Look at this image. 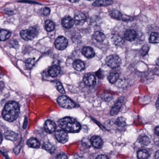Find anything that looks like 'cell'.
Listing matches in <instances>:
<instances>
[{"mask_svg":"<svg viewBox=\"0 0 159 159\" xmlns=\"http://www.w3.org/2000/svg\"><path fill=\"white\" fill-rule=\"evenodd\" d=\"M20 113L19 105L16 102L11 101L6 104L3 109V117L7 121L12 122L16 120Z\"/></svg>","mask_w":159,"mask_h":159,"instance_id":"obj_1","label":"cell"},{"mask_svg":"<svg viewBox=\"0 0 159 159\" xmlns=\"http://www.w3.org/2000/svg\"><path fill=\"white\" fill-rule=\"evenodd\" d=\"M58 125L62 129L70 133H77L80 130V124L72 118H63L58 121Z\"/></svg>","mask_w":159,"mask_h":159,"instance_id":"obj_2","label":"cell"},{"mask_svg":"<svg viewBox=\"0 0 159 159\" xmlns=\"http://www.w3.org/2000/svg\"><path fill=\"white\" fill-rule=\"evenodd\" d=\"M58 103L61 107L65 109H73L76 107V104L70 98L61 95L57 99Z\"/></svg>","mask_w":159,"mask_h":159,"instance_id":"obj_3","label":"cell"},{"mask_svg":"<svg viewBox=\"0 0 159 159\" xmlns=\"http://www.w3.org/2000/svg\"><path fill=\"white\" fill-rule=\"evenodd\" d=\"M106 63L108 67L111 69H116L120 66L121 59L117 55H110L106 59Z\"/></svg>","mask_w":159,"mask_h":159,"instance_id":"obj_4","label":"cell"},{"mask_svg":"<svg viewBox=\"0 0 159 159\" xmlns=\"http://www.w3.org/2000/svg\"><path fill=\"white\" fill-rule=\"evenodd\" d=\"M38 34V31L35 28L31 27L27 30H23L20 33V36L26 41L34 39Z\"/></svg>","mask_w":159,"mask_h":159,"instance_id":"obj_5","label":"cell"},{"mask_svg":"<svg viewBox=\"0 0 159 159\" xmlns=\"http://www.w3.org/2000/svg\"><path fill=\"white\" fill-rule=\"evenodd\" d=\"M55 44L58 50H63L68 46V41L64 36H60L56 39Z\"/></svg>","mask_w":159,"mask_h":159,"instance_id":"obj_6","label":"cell"},{"mask_svg":"<svg viewBox=\"0 0 159 159\" xmlns=\"http://www.w3.org/2000/svg\"><path fill=\"white\" fill-rule=\"evenodd\" d=\"M56 137L57 140L62 143H65L69 140L68 134L64 130H58L56 132Z\"/></svg>","mask_w":159,"mask_h":159,"instance_id":"obj_7","label":"cell"},{"mask_svg":"<svg viewBox=\"0 0 159 159\" xmlns=\"http://www.w3.org/2000/svg\"><path fill=\"white\" fill-rule=\"evenodd\" d=\"M123 98H120L118 100L117 102L111 108L110 111V115L112 116H115L119 112L123 104Z\"/></svg>","mask_w":159,"mask_h":159,"instance_id":"obj_8","label":"cell"},{"mask_svg":"<svg viewBox=\"0 0 159 159\" xmlns=\"http://www.w3.org/2000/svg\"><path fill=\"white\" fill-rule=\"evenodd\" d=\"M83 81L87 86H93L96 83V78L93 75L88 74L84 75Z\"/></svg>","mask_w":159,"mask_h":159,"instance_id":"obj_9","label":"cell"},{"mask_svg":"<svg viewBox=\"0 0 159 159\" xmlns=\"http://www.w3.org/2000/svg\"><path fill=\"white\" fill-rule=\"evenodd\" d=\"M74 20L76 25L81 26L86 21V16L81 12H78L75 16Z\"/></svg>","mask_w":159,"mask_h":159,"instance_id":"obj_10","label":"cell"},{"mask_svg":"<svg viewBox=\"0 0 159 159\" xmlns=\"http://www.w3.org/2000/svg\"><path fill=\"white\" fill-rule=\"evenodd\" d=\"M75 23V20L72 18L70 16H66L64 17L62 19L61 24L63 27L70 29L73 26Z\"/></svg>","mask_w":159,"mask_h":159,"instance_id":"obj_11","label":"cell"},{"mask_svg":"<svg viewBox=\"0 0 159 159\" xmlns=\"http://www.w3.org/2000/svg\"><path fill=\"white\" fill-rule=\"evenodd\" d=\"M56 124L52 120H48L46 121L44 125V129L48 133H53L56 129Z\"/></svg>","mask_w":159,"mask_h":159,"instance_id":"obj_12","label":"cell"},{"mask_svg":"<svg viewBox=\"0 0 159 159\" xmlns=\"http://www.w3.org/2000/svg\"><path fill=\"white\" fill-rule=\"evenodd\" d=\"M90 142L93 146L96 148H101L103 143L102 140L98 136H93L91 139Z\"/></svg>","mask_w":159,"mask_h":159,"instance_id":"obj_13","label":"cell"},{"mask_svg":"<svg viewBox=\"0 0 159 159\" xmlns=\"http://www.w3.org/2000/svg\"><path fill=\"white\" fill-rule=\"evenodd\" d=\"M82 53L84 57L88 59L92 58L95 56L94 50L90 47H83L82 49Z\"/></svg>","mask_w":159,"mask_h":159,"instance_id":"obj_14","label":"cell"},{"mask_svg":"<svg viewBox=\"0 0 159 159\" xmlns=\"http://www.w3.org/2000/svg\"><path fill=\"white\" fill-rule=\"evenodd\" d=\"M61 68L58 65H53L48 70V73L51 77H56L58 76L61 73Z\"/></svg>","mask_w":159,"mask_h":159,"instance_id":"obj_15","label":"cell"},{"mask_svg":"<svg viewBox=\"0 0 159 159\" xmlns=\"http://www.w3.org/2000/svg\"><path fill=\"white\" fill-rule=\"evenodd\" d=\"M136 37V33L132 30H128L124 34V38L128 41H133Z\"/></svg>","mask_w":159,"mask_h":159,"instance_id":"obj_16","label":"cell"},{"mask_svg":"<svg viewBox=\"0 0 159 159\" xmlns=\"http://www.w3.org/2000/svg\"><path fill=\"white\" fill-rule=\"evenodd\" d=\"M113 3L112 0H96L93 4L94 7L107 6Z\"/></svg>","mask_w":159,"mask_h":159,"instance_id":"obj_17","label":"cell"},{"mask_svg":"<svg viewBox=\"0 0 159 159\" xmlns=\"http://www.w3.org/2000/svg\"><path fill=\"white\" fill-rule=\"evenodd\" d=\"M74 68L76 70L81 71L85 69V64L80 60H76L74 62L73 64Z\"/></svg>","mask_w":159,"mask_h":159,"instance_id":"obj_18","label":"cell"},{"mask_svg":"<svg viewBox=\"0 0 159 159\" xmlns=\"http://www.w3.org/2000/svg\"><path fill=\"white\" fill-rule=\"evenodd\" d=\"M27 144L30 147L35 148H38L40 146L39 141L34 138H31L28 140Z\"/></svg>","mask_w":159,"mask_h":159,"instance_id":"obj_19","label":"cell"},{"mask_svg":"<svg viewBox=\"0 0 159 159\" xmlns=\"http://www.w3.org/2000/svg\"><path fill=\"white\" fill-rule=\"evenodd\" d=\"M11 33L7 30H0V41H5L8 39L11 36Z\"/></svg>","mask_w":159,"mask_h":159,"instance_id":"obj_20","label":"cell"},{"mask_svg":"<svg viewBox=\"0 0 159 159\" xmlns=\"http://www.w3.org/2000/svg\"><path fill=\"white\" fill-rule=\"evenodd\" d=\"M93 37L96 41L99 42H103L106 38L105 34L100 31L95 32L93 34Z\"/></svg>","mask_w":159,"mask_h":159,"instance_id":"obj_21","label":"cell"},{"mask_svg":"<svg viewBox=\"0 0 159 159\" xmlns=\"http://www.w3.org/2000/svg\"><path fill=\"white\" fill-rule=\"evenodd\" d=\"M119 78V74L117 73H111L108 75L107 79L111 83H115Z\"/></svg>","mask_w":159,"mask_h":159,"instance_id":"obj_22","label":"cell"},{"mask_svg":"<svg viewBox=\"0 0 159 159\" xmlns=\"http://www.w3.org/2000/svg\"><path fill=\"white\" fill-rule=\"evenodd\" d=\"M149 41L151 43H158L159 34L156 32L152 33L149 37Z\"/></svg>","mask_w":159,"mask_h":159,"instance_id":"obj_23","label":"cell"},{"mask_svg":"<svg viewBox=\"0 0 159 159\" xmlns=\"http://www.w3.org/2000/svg\"><path fill=\"white\" fill-rule=\"evenodd\" d=\"M149 157V154L146 150L142 149L137 152V157L139 159H147Z\"/></svg>","mask_w":159,"mask_h":159,"instance_id":"obj_24","label":"cell"},{"mask_svg":"<svg viewBox=\"0 0 159 159\" xmlns=\"http://www.w3.org/2000/svg\"><path fill=\"white\" fill-rule=\"evenodd\" d=\"M46 30L47 31L52 32L55 30V24L53 21L50 20H47L45 22Z\"/></svg>","mask_w":159,"mask_h":159,"instance_id":"obj_25","label":"cell"},{"mask_svg":"<svg viewBox=\"0 0 159 159\" xmlns=\"http://www.w3.org/2000/svg\"><path fill=\"white\" fill-rule=\"evenodd\" d=\"M43 148L44 149H45L46 151H47L49 153H52L55 151V147L50 143H44L43 145Z\"/></svg>","mask_w":159,"mask_h":159,"instance_id":"obj_26","label":"cell"},{"mask_svg":"<svg viewBox=\"0 0 159 159\" xmlns=\"http://www.w3.org/2000/svg\"><path fill=\"white\" fill-rule=\"evenodd\" d=\"M5 136L6 139L13 141H16L17 138V135L15 133L12 132H7L5 134Z\"/></svg>","mask_w":159,"mask_h":159,"instance_id":"obj_27","label":"cell"},{"mask_svg":"<svg viewBox=\"0 0 159 159\" xmlns=\"http://www.w3.org/2000/svg\"><path fill=\"white\" fill-rule=\"evenodd\" d=\"M116 124L119 127H124L126 125V120L122 117H119L116 122Z\"/></svg>","mask_w":159,"mask_h":159,"instance_id":"obj_28","label":"cell"},{"mask_svg":"<svg viewBox=\"0 0 159 159\" xmlns=\"http://www.w3.org/2000/svg\"><path fill=\"white\" fill-rule=\"evenodd\" d=\"M140 143L143 145L147 146L150 143V140L147 136H143L140 138Z\"/></svg>","mask_w":159,"mask_h":159,"instance_id":"obj_29","label":"cell"},{"mask_svg":"<svg viewBox=\"0 0 159 159\" xmlns=\"http://www.w3.org/2000/svg\"><path fill=\"white\" fill-rule=\"evenodd\" d=\"M34 64V60L33 59H28L25 61V67L27 69H31Z\"/></svg>","mask_w":159,"mask_h":159,"instance_id":"obj_30","label":"cell"},{"mask_svg":"<svg viewBox=\"0 0 159 159\" xmlns=\"http://www.w3.org/2000/svg\"><path fill=\"white\" fill-rule=\"evenodd\" d=\"M149 50V46L147 44L144 45L141 48V51H140V54H141V56L144 57L146 55H147Z\"/></svg>","mask_w":159,"mask_h":159,"instance_id":"obj_31","label":"cell"},{"mask_svg":"<svg viewBox=\"0 0 159 159\" xmlns=\"http://www.w3.org/2000/svg\"><path fill=\"white\" fill-rule=\"evenodd\" d=\"M112 17L117 20H120L122 18V14L119 11H114L112 13Z\"/></svg>","mask_w":159,"mask_h":159,"instance_id":"obj_32","label":"cell"},{"mask_svg":"<svg viewBox=\"0 0 159 159\" xmlns=\"http://www.w3.org/2000/svg\"><path fill=\"white\" fill-rule=\"evenodd\" d=\"M56 86H57V89L60 93H62V94H64L65 93V89L63 88L62 84L60 82L58 81L57 82Z\"/></svg>","mask_w":159,"mask_h":159,"instance_id":"obj_33","label":"cell"},{"mask_svg":"<svg viewBox=\"0 0 159 159\" xmlns=\"http://www.w3.org/2000/svg\"><path fill=\"white\" fill-rule=\"evenodd\" d=\"M43 15L45 16H47L49 15L50 13V10L48 7H44L42 11Z\"/></svg>","mask_w":159,"mask_h":159,"instance_id":"obj_34","label":"cell"},{"mask_svg":"<svg viewBox=\"0 0 159 159\" xmlns=\"http://www.w3.org/2000/svg\"><path fill=\"white\" fill-rule=\"evenodd\" d=\"M82 143L83 145L88 147L90 146L91 142H90L88 139H83L82 141Z\"/></svg>","mask_w":159,"mask_h":159,"instance_id":"obj_35","label":"cell"},{"mask_svg":"<svg viewBox=\"0 0 159 159\" xmlns=\"http://www.w3.org/2000/svg\"><path fill=\"white\" fill-rule=\"evenodd\" d=\"M56 159H68L67 156L64 154H61L58 155Z\"/></svg>","mask_w":159,"mask_h":159,"instance_id":"obj_36","label":"cell"},{"mask_svg":"<svg viewBox=\"0 0 159 159\" xmlns=\"http://www.w3.org/2000/svg\"><path fill=\"white\" fill-rule=\"evenodd\" d=\"M96 159H109L105 155H100L98 156Z\"/></svg>","mask_w":159,"mask_h":159,"instance_id":"obj_37","label":"cell"},{"mask_svg":"<svg viewBox=\"0 0 159 159\" xmlns=\"http://www.w3.org/2000/svg\"><path fill=\"white\" fill-rule=\"evenodd\" d=\"M155 133H156V134L157 135L159 136V126L157 127L155 129Z\"/></svg>","mask_w":159,"mask_h":159,"instance_id":"obj_38","label":"cell"},{"mask_svg":"<svg viewBox=\"0 0 159 159\" xmlns=\"http://www.w3.org/2000/svg\"><path fill=\"white\" fill-rule=\"evenodd\" d=\"M156 107L157 109H159V94L158 95V97L157 100V102H156Z\"/></svg>","mask_w":159,"mask_h":159,"instance_id":"obj_39","label":"cell"},{"mask_svg":"<svg viewBox=\"0 0 159 159\" xmlns=\"http://www.w3.org/2000/svg\"><path fill=\"white\" fill-rule=\"evenodd\" d=\"M156 158L157 159H159V150L156 152Z\"/></svg>","mask_w":159,"mask_h":159,"instance_id":"obj_40","label":"cell"},{"mask_svg":"<svg viewBox=\"0 0 159 159\" xmlns=\"http://www.w3.org/2000/svg\"><path fill=\"white\" fill-rule=\"evenodd\" d=\"M70 2L72 3L76 2H78L79 0H69Z\"/></svg>","mask_w":159,"mask_h":159,"instance_id":"obj_41","label":"cell"},{"mask_svg":"<svg viewBox=\"0 0 159 159\" xmlns=\"http://www.w3.org/2000/svg\"><path fill=\"white\" fill-rule=\"evenodd\" d=\"M2 134L0 133V144L2 143Z\"/></svg>","mask_w":159,"mask_h":159,"instance_id":"obj_42","label":"cell"},{"mask_svg":"<svg viewBox=\"0 0 159 159\" xmlns=\"http://www.w3.org/2000/svg\"><path fill=\"white\" fill-rule=\"evenodd\" d=\"M156 63H157V65H159V57L158 58V59L157 60V61H156Z\"/></svg>","mask_w":159,"mask_h":159,"instance_id":"obj_43","label":"cell"},{"mask_svg":"<svg viewBox=\"0 0 159 159\" xmlns=\"http://www.w3.org/2000/svg\"><path fill=\"white\" fill-rule=\"evenodd\" d=\"M88 1H93V0H88Z\"/></svg>","mask_w":159,"mask_h":159,"instance_id":"obj_44","label":"cell"}]
</instances>
